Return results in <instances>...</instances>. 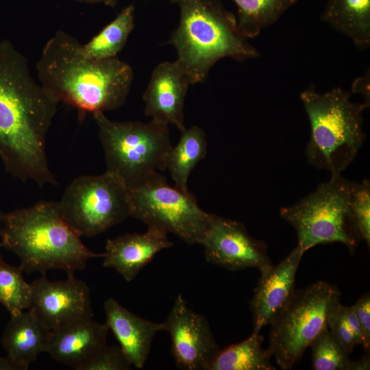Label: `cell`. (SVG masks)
<instances>
[{"mask_svg":"<svg viewBox=\"0 0 370 370\" xmlns=\"http://www.w3.org/2000/svg\"><path fill=\"white\" fill-rule=\"evenodd\" d=\"M79 1L86 2V3H103L107 5L114 7L118 1V0H77Z\"/></svg>","mask_w":370,"mask_h":370,"instance_id":"33","label":"cell"},{"mask_svg":"<svg viewBox=\"0 0 370 370\" xmlns=\"http://www.w3.org/2000/svg\"><path fill=\"white\" fill-rule=\"evenodd\" d=\"M132 366L120 347L106 343L95 352L82 370H128Z\"/></svg>","mask_w":370,"mask_h":370,"instance_id":"29","label":"cell"},{"mask_svg":"<svg viewBox=\"0 0 370 370\" xmlns=\"http://www.w3.org/2000/svg\"><path fill=\"white\" fill-rule=\"evenodd\" d=\"M2 248H3V246H2L1 243L0 242V259H1V258H3V257H2V255H1V249H2Z\"/></svg>","mask_w":370,"mask_h":370,"instance_id":"35","label":"cell"},{"mask_svg":"<svg viewBox=\"0 0 370 370\" xmlns=\"http://www.w3.org/2000/svg\"><path fill=\"white\" fill-rule=\"evenodd\" d=\"M134 27V7L129 5L86 44L82 53L87 58L104 60L117 57Z\"/></svg>","mask_w":370,"mask_h":370,"instance_id":"23","label":"cell"},{"mask_svg":"<svg viewBox=\"0 0 370 370\" xmlns=\"http://www.w3.org/2000/svg\"><path fill=\"white\" fill-rule=\"evenodd\" d=\"M360 50L370 45V0H328L321 16Z\"/></svg>","mask_w":370,"mask_h":370,"instance_id":"20","label":"cell"},{"mask_svg":"<svg viewBox=\"0 0 370 370\" xmlns=\"http://www.w3.org/2000/svg\"><path fill=\"white\" fill-rule=\"evenodd\" d=\"M106 159V171L128 186L166 170L172 145L169 125L151 120L114 121L104 112L92 114Z\"/></svg>","mask_w":370,"mask_h":370,"instance_id":"7","label":"cell"},{"mask_svg":"<svg viewBox=\"0 0 370 370\" xmlns=\"http://www.w3.org/2000/svg\"><path fill=\"white\" fill-rule=\"evenodd\" d=\"M200 245L208 262L230 271H260L273 264L264 241L251 236L242 223L214 214Z\"/></svg>","mask_w":370,"mask_h":370,"instance_id":"12","label":"cell"},{"mask_svg":"<svg viewBox=\"0 0 370 370\" xmlns=\"http://www.w3.org/2000/svg\"><path fill=\"white\" fill-rule=\"evenodd\" d=\"M340 297L338 287L327 281L295 288L269 323V350L282 369H291L328 328L329 316Z\"/></svg>","mask_w":370,"mask_h":370,"instance_id":"8","label":"cell"},{"mask_svg":"<svg viewBox=\"0 0 370 370\" xmlns=\"http://www.w3.org/2000/svg\"><path fill=\"white\" fill-rule=\"evenodd\" d=\"M304 252L297 245L278 264L260 271L261 275L249 301L253 332L269 324L293 293L296 273Z\"/></svg>","mask_w":370,"mask_h":370,"instance_id":"15","label":"cell"},{"mask_svg":"<svg viewBox=\"0 0 370 370\" xmlns=\"http://www.w3.org/2000/svg\"><path fill=\"white\" fill-rule=\"evenodd\" d=\"M181 132L177 144L171 147L166 158L168 170L175 185L188 190L187 183L190 173L207 153L205 131L195 125Z\"/></svg>","mask_w":370,"mask_h":370,"instance_id":"21","label":"cell"},{"mask_svg":"<svg viewBox=\"0 0 370 370\" xmlns=\"http://www.w3.org/2000/svg\"><path fill=\"white\" fill-rule=\"evenodd\" d=\"M190 85L189 77L176 60L158 64L143 96L145 115L184 130V100Z\"/></svg>","mask_w":370,"mask_h":370,"instance_id":"14","label":"cell"},{"mask_svg":"<svg viewBox=\"0 0 370 370\" xmlns=\"http://www.w3.org/2000/svg\"><path fill=\"white\" fill-rule=\"evenodd\" d=\"M310 125L306 147L308 162L318 169L341 173L352 163L363 145L362 103L340 87L323 93L313 87L299 95Z\"/></svg>","mask_w":370,"mask_h":370,"instance_id":"5","label":"cell"},{"mask_svg":"<svg viewBox=\"0 0 370 370\" xmlns=\"http://www.w3.org/2000/svg\"><path fill=\"white\" fill-rule=\"evenodd\" d=\"M63 30L45 43L36 65L38 82L57 103L75 108L80 117L121 107L133 81V70L118 57L95 60Z\"/></svg>","mask_w":370,"mask_h":370,"instance_id":"2","label":"cell"},{"mask_svg":"<svg viewBox=\"0 0 370 370\" xmlns=\"http://www.w3.org/2000/svg\"><path fill=\"white\" fill-rule=\"evenodd\" d=\"M58 203L64 219L81 237L97 236L130 217L127 186L107 171L77 177Z\"/></svg>","mask_w":370,"mask_h":370,"instance_id":"10","label":"cell"},{"mask_svg":"<svg viewBox=\"0 0 370 370\" xmlns=\"http://www.w3.org/2000/svg\"><path fill=\"white\" fill-rule=\"evenodd\" d=\"M31 284L32 294L28 310L49 331L93 317L90 289L74 274L58 281H51L42 275Z\"/></svg>","mask_w":370,"mask_h":370,"instance_id":"11","label":"cell"},{"mask_svg":"<svg viewBox=\"0 0 370 370\" xmlns=\"http://www.w3.org/2000/svg\"><path fill=\"white\" fill-rule=\"evenodd\" d=\"M352 217L361 240L370 246V182H356L350 204Z\"/></svg>","mask_w":370,"mask_h":370,"instance_id":"28","label":"cell"},{"mask_svg":"<svg viewBox=\"0 0 370 370\" xmlns=\"http://www.w3.org/2000/svg\"><path fill=\"white\" fill-rule=\"evenodd\" d=\"M164 324L177 366L185 370H209L221 349L207 319L193 311L181 294Z\"/></svg>","mask_w":370,"mask_h":370,"instance_id":"13","label":"cell"},{"mask_svg":"<svg viewBox=\"0 0 370 370\" xmlns=\"http://www.w3.org/2000/svg\"><path fill=\"white\" fill-rule=\"evenodd\" d=\"M172 245L166 232L154 228L142 234H125L106 241L102 264L130 282L158 252Z\"/></svg>","mask_w":370,"mask_h":370,"instance_id":"16","label":"cell"},{"mask_svg":"<svg viewBox=\"0 0 370 370\" xmlns=\"http://www.w3.org/2000/svg\"><path fill=\"white\" fill-rule=\"evenodd\" d=\"M312 354V369L314 370H349V354L325 328L309 346Z\"/></svg>","mask_w":370,"mask_h":370,"instance_id":"26","label":"cell"},{"mask_svg":"<svg viewBox=\"0 0 370 370\" xmlns=\"http://www.w3.org/2000/svg\"><path fill=\"white\" fill-rule=\"evenodd\" d=\"M51 333L29 310L10 316L1 343L12 370H27L39 354L47 352Z\"/></svg>","mask_w":370,"mask_h":370,"instance_id":"19","label":"cell"},{"mask_svg":"<svg viewBox=\"0 0 370 370\" xmlns=\"http://www.w3.org/2000/svg\"><path fill=\"white\" fill-rule=\"evenodd\" d=\"M361 330L363 347H370V295L366 293L352 306Z\"/></svg>","mask_w":370,"mask_h":370,"instance_id":"30","label":"cell"},{"mask_svg":"<svg viewBox=\"0 0 370 370\" xmlns=\"http://www.w3.org/2000/svg\"><path fill=\"white\" fill-rule=\"evenodd\" d=\"M171 1H174V2H175V0H171Z\"/></svg>","mask_w":370,"mask_h":370,"instance_id":"36","label":"cell"},{"mask_svg":"<svg viewBox=\"0 0 370 370\" xmlns=\"http://www.w3.org/2000/svg\"><path fill=\"white\" fill-rule=\"evenodd\" d=\"M238 8L237 23L249 39L273 25L297 0H232Z\"/></svg>","mask_w":370,"mask_h":370,"instance_id":"24","label":"cell"},{"mask_svg":"<svg viewBox=\"0 0 370 370\" xmlns=\"http://www.w3.org/2000/svg\"><path fill=\"white\" fill-rule=\"evenodd\" d=\"M180 23L169 43L191 85L204 82L214 64L225 58L239 62L259 57L237 20L218 0H175Z\"/></svg>","mask_w":370,"mask_h":370,"instance_id":"4","label":"cell"},{"mask_svg":"<svg viewBox=\"0 0 370 370\" xmlns=\"http://www.w3.org/2000/svg\"><path fill=\"white\" fill-rule=\"evenodd\" d=\"M21 267L0 259V304L14 316L29 308L32 287L27 282Z\"/></svg>","mask_w":370,"mask_h":370,"instance_id":"25","label":"cell"},{"mask_svg":"<svg viewBox=\"0 0 370 370\" xmlns=\"http://www.w3.org/2000/svg\"><path fill=\"white\" fill-rule=\"evenodd\" d=\"M0 370H12L11 366L5 356H0Z\"/></svg>","mask_w":370,"mask_h":370,"instance_id":"34","label":"cell"},{"mask_svg":"<svg viewBox=\"0 0 370 370\" xmlns=\"http://www.w3.org/2000/svg\"><path fill=\"white\" fill-rule=\"evenodd\" d=\"M0 242L14 254L23 273L84 270L87 262L103 258L89 249L66 223L58 201H40L9 212L0 211Z\"/></svg>","mask_w":370,"mask_h":370,"instance_id":"3","label":"cell"},{"mask_svg":"<svg viewBox=\"0 0 370 370\" xmlns=\"http://www.w3.org/2000/svg\"><path fill=\"white\" fill-rule=\"evenodd\" d=\"M356 185L341 173L330 174L310 193L280 209V217L295 229L297 245L304 253L331 243H340L354 252L361 240L350 208Z\"/></svg>","mask_w":370,"mask_h":370,"instance_id":"6","label":"cell"},{"mask_svg":"<svg viewBox=\"0 0 370 370\" xmlns=\"http://www.w3.org/2000/svg\"><path fill=\"white\" fill-rule=\"evenodd\" d=\"M103 308L106 323L114 334L126 358L132 366L142 369L155 335L164 330V322L156 323L143 319L113 298L105 301Z\"/></svg>","mask_w":370,"mask_h":370,"instance_id":"17","label":"cell"},{"mask_svg":"<svg viewBox=\"0 0 370 370\" xmlns=\"http://www.w3.org/2000/svg\"><path fill=\"white\" fill-rule=\"evenodd\" d=\"M264 336L253 332L245 341L220 350L209 370H274L269 349L262 347Z\"/></svg>","mask_w":370,"mask_h":370,"instance_id":"22","label":"cell"},{"mask_svg":"<svg viewBox=\"0 0 370 370\" xmlns=\"http://www.w3.org/2000/svg\"><path fill=\"white\" fill-rule=\"evenodd\" d=\"M352 92L358 93L362 96V103L369 108L370 106V74L369 69L364 76L356 78L352 86Z\"/></svg>","mask_w":370,"mask_h":370,"instance_id":"31","label":"cell"},{"mask_svg":"<svg viewBox=\"0 0 370 370\" xmlns=\"http://www.w3.org/2000/svg\"><path fill=\"white\" fill-rule=\"evenodd\" d=\"M58 105L35 80L27 58L10 40L0 41V158L23 182L58 184L46 151Z\"/></svg>","mask_w":370,"mask_h":370,"instance_id":"1","label":"cell"},{"mask_svg":"<svg viewBox=\"0 0 370 370\" xmlns=\"http://www.w3.org/2000/svg\"><path fill=\"white\" fill-rule=\"evenodd\" d=\"M328 328L349 355L356 346L362 345L361 330L352 306L338 302L329 316Z\"/></svg>","mask_w":370,"mask_h":370,"instance_id":"27","label":"cell"},{"mask_svg":"<svg viewBox=\"0 0 370 370\" xmlns=\"http://www.w3.org/2000/svg\"><path fill=\"white\" fill-rule=\"evenodd\" d=\"M109 328L92 318L51 332L47 352L58 362L82 370L95 352L107 343Z\"/></svg>","mask_w":370,"mask_h":370,"instance_id":"18","label":"cell"},{"mask_svg":"<svg viewBox=\"0 0 370 370\" xmlns=\"http://www.w3.org/2000/svg\"><path fill=\"white\" fill-rule=\"evenodd\" d=\"M127 187L130 217L147 228L172 233L189 245H200L212 214L200 208L188 190L170 185L159 171Z\"/></svg>","mask_w":370,"mask_h":370,"instance_id":"9","label":"cell"},{"mask_svg":"<svg viewBox=\"0 0 370 370\" xmlns=\"http://www.w3.org/2000/svg\"><path fill=\"white\" fill-rule=\"evenodd\" d=\"M369 356H364L359 360H350L349 370H366L370 368Z\"/></svg>","mask_w":370,"mask_h":370,"instance_id":"32","label":"cell"}]
</instances>
